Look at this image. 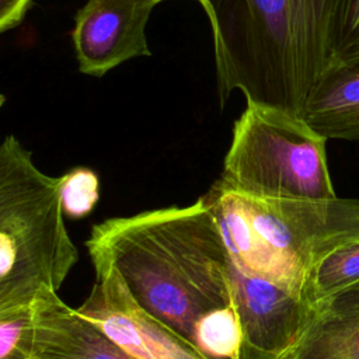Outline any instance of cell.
Returning a JSON list of instances; mask_svg holds the SVG:
<instances>
[{
  "mask_svg": "<svg viewBox=\"0 0 359 359\" xmlns=\"http://www.w3.org/2000/svg\"><path fill=\"white\" fill-rule=\"evenodd\" d=\"M86 247L93 265L112 266L146 311L192 345L208 314L233 307L231 259L203 196L97 223Z\"/></svg>",
  "mask_w": 359,
  "mask_h": 359,
  "instance_id": "obj_1",
  "label": "cell"
},
{
  "mask_svg": "<svg viewBox=\"0 0 359 359\" xmlns=\"http://www.w3.org/2000/svg\"><path fill=\"white\" fill-rule=\"evenodd\" d=\"M212 28L217 94L300 114L334 63L346 0H196Z\"/></svg>",
  "mask_w": 359,
  "mask_h": 359,
  "instance_id": "obj_2",
  "label": "cell"
},
{
  "mask_svg": "<svg viewBox=\"0 0 359 359\" xmlns=\"http://www.w3.org/2000/svg\"><path fill=\"white\" fill-rule=\"evenodd\" d=\"M77 259L60 178L41 171L32 153L7 135L0 146V311L57 292Z\"/></svg>",
  "mask_w": 359,
  "mask_h": 359,
  "instance_id": "obj_3",
  "label": "cell"
},
{
  "mask_svg": "<svg viewBox=\"0 0 359 359\" xmlns=\"http://www.w3.org/2000/svg\"><path fill=\"white\" fill-rule=\"evenodd\" d=\"M325 140L296 116L247 104L233 125L219 181L250 198H335Z\"/></svg>",
  "mask_w": 359,
  "mask_h": 359,
  "instance_id": "obj_4",
  "label": "cell"
},
{
  "mask_svg": "<svg viewBox=\"0 0 359 359\" xmlns=\"http://www.w3.org/2000/svg\"><path fill=\"white\" fill-rule=\"evenodd\" d=\"M240 196L261 244L268 279L297 296L313 266L359 240V199Z\"/></svg>",
  "mask_w": 359,
  "mask_h": 359,
  "instance_id": "obj_5",
  "label": "cell"
},
{
  "mask_svg": "<svg viewBox=\"0 0 359 359\" xmlns=\"http://www.w3.org/2000/svg\"><path fill=\"white\" fill-rule=\"evenodd\" d=\"M95 282L77 309L136 359H209L188 339L146 311L109 265L94 264Z\"/></svg>",
  "mask_w": 359,
  "mask_h": 359,
  "instance_id": "obj_6",
  "label": "cell"
},
{
  "mask_svg": "<svg viewBox=\"0 0 359 359\" xmlns=\"http://www.w3.org/2000/svg\"><path fill=\"white\" fill-rule=\"evenodd\" d=\"M233 307L240 324L234 359H280L299 339L311 307L297 294L230 264Z\"/></svg>",
  "mask_w": 359,
  "mask_h": 359,
  "instance_id": "obj_7",
  "label": "cell"
},
{
  "mask_svg": "<svg viewBox=\"0 0 359 359\" xmlns=\"http://www.w3.org/2000/svg\"><path fill=\"white\" fill-rule=\"evenodd\" d=\"M163 0H87L74 15L72 39L79 70L102 77L121 63L150 56L146 25Z\"/></svg>",
  "mask_w": 359,
  "mask_h": 359,
  "instance_id": "obj_8",
  "label": "cell"
},
{
  "mask_svg": "<svg viewBox=\"0 0 359 359\" xmlns=\"http://www.w3.org/2000/svg\"><path fill=\"white\" fill-rule=\"evenodd\" d=\"M34 359H136L55 290L32 302Z\"/></svg>",
  "mask_w": 359,
  "mask_h": 359,
  "instance_id": "obj_9",
  "label": "cell"
},
{
  "mask_svg": "<svg viewBox=\"0 0 359 359\" xmlns=\"http://www.w3.org/2000/svg\"><path fill=\"white\" fill-rule=\"evenodd\" d=\"M310 307L299 339L280 359H359V283Z\"/></svg>",
  "mask_w": 359,
  "mask_h": 359,
  "instance_id": "obj_10",
  "label": "cell"
},
{
  "mask_svg": "<svg viewBox=\"0 0 359 359\" xmlns=\"http://www.w3.org/2000/svg\"><path fill=\"white\" fill-rule=\"evenodd\" d=\"M300 119L327 140L359 142V66H330L309 97Z\"/></svg>",
  "mask_w": 359,
  "mask_h": 359,
  "instance_id": "obj_11",
  "label": "cell"
},
{
  "mask_svg": "<svg viewBox=\"0 0 359 359\" xmlns=\"http://www.w3.org/2000/svg\"><path fill=\"white\" fill-rule=\"evenodd\" d=\"M356 283H359V240L341 245L313 266L303 282L300 296L311 306Z\"/></svg>",
  "mask_w": 359,
  "mask_h": 359,
  "instance_id": "obj_12",
  "label": "cell"
},
{
  "mask_svg": "<svg viewBox=\"0 0 359 359\" xmlns=\"http://www.w3.org/2000/svg\"><path fill=\"white\" fill-rule=\"evenodd\" d=\"M0 359H34L32 303L0 311Z\"/></svg>",
  "mask_w": 359,
  "mask_h": 359,
  "instance_id": "obj_13",
  "label": "cell"
},
{
  "mask_svg": "<svg viewBox=\"0 0 359 359\" xmlns=\"http://www.w3.org/2000/svg\"><path fill=\"white\" fill-rule=\"evenodd\" d=\"M59 178L65 215L72 219L87 216L100 198L98 175L87 167H74Z\"/></svg>",
  "mask_w": 359,
  "mask_h": 359,
  "instance_id": "obj_14",
  "label": "cell"
},
{
  "mask_svg": "<svg viewBox=\"0 0 359 359\" xmlns=\"http://www.w3.org/2000/svg\"><path fill=\"white\" fill-rule=\"evenodd\" d=\"M332 65L359 66V0H346L335 38Z\"/></svg>",
  "mask_w": 359,
  "mask_h": 359,
  "instance_id": "obj_15",
  "label": "cell"
},
{
  "mask_svg": "<svg viewBox=\"0 0 359 359\" xmlns=\"http://www.w3.org/2000/svg\"><path fill=\"white\" fill-rule=\"evenodd\" d=\"M34 0H0V31L17 27L25 17Z\"/></svg>",
  "mask_w": 359,
  "mask_h": 359,
  "instance_id": "obj_16",
  "label": "cell"
},
{
  "mask_svg": "<svg viewBox=\"0 0 359 359\" xmlns=\"http://www.w3.org/2000/svg\"><path fill=\"white\" fill-rule=\"evenodd\" d=\"M163 1H164V0H163Z\"/></svg>",
  "mask_w": 359,
  "mask_h": 359,
  "instance_id": "obj_17",
  "label": "cell"
}]
</instances>
